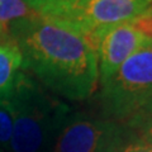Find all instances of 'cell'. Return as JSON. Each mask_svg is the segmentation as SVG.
Wrapping results in <instances>:
<instances>
[{
    "instance_id": "obj_16",
    "label": "cell",
    "mask_w": 152,
    "mask_h": 152,
    "mask_svg": "<svg viewBox=\"0 0 152 152\" xmlns=\"http://www.w3.org/2000/svg\"><path fill=\"white\" fill-rule=\"evenodd\" d=\"M0 38H1V32H0Z\"/></svg>"
},
{
    "instance_id": "obj_13",
    "label": "cell",
    "mask_w": 152,
    "mask_h": 152,
    "mask_svg": "<svg viewBox=\"0 0 152 152\" xmlns=\"http://www.w3.org/2000/svg\"><path fill=\"white\" fill-rule=\"evenodd\" d=\"M128 24L152 42V10L150 8H147L143 13H141L140 15L129 20Z\"/></svg>"
},
{
    "instance_id": "obj_12",
    "label": "cell",
    "mask_w": 152,
    "mask_h": 152,
    "mask_svg": "<svg viewBox=\"0 0 152 152\" xmlns=\"http://www.w3.org/2000/svg\"><path fill=\"white\" fill-rule=\"evenodd\" d=\"M13 107L9 98H0V146L5 152L10 150L13 133Z\"/></svg>"
},
{
    "instance_id": "obj_4",
    "label": "cell",
    "mask_w": 152,
    "mask_h": 152,
    "mask_svg": "<svg viewBox=\"0 0 152 152\" xmlns=\"http://www.w3.org/2000/svg\"><path fill=\"white\" fill-rule=\"evenodd\" d=\"M123 123L85 112H72L65 118L50 152H112Z\"/></svg>"
},
{
    "instance_id": "obj_11",
    "label": "cell",
    "mask_w": 152,
    "mask_h": 152,
    "mask_svg": "<svg viewBox=\"0 0 152 152\" xmlns=\"http://www.w3.org/2000/svg\"><path fill=\"white\" fill-rule=\"evenodd\" d=\"M124 124L152 145V98Z\"/></svg>"
},
{
    "instance_id": "obj_9",
    "label": "cell",
    "mask_w": 152,
    "mask_h": 152,
    "mask_svg": "<svg viewBox=\"0 0 152 152\" xmlns=\"http://www.w3.org/2000/svg\"><path fill=\"white\" fill-rule=\"evenodd\" d=\"M88 0H24V3L38 15L58 19L74 10Z\"/></svg>"
},
{
    "instance_id": "obj_7",
    "label": "cell",
    "mask_w": 152,
    "mask_h": 152,
    "mask_svg": "<svg viewBox=\"0 0 152 152\" xmlns=\"http://www.w3.org/2000/svg\"><path fill=\"white\" fill-rule=\"evenodd\" d=\"M23 69V55L10 38H0V98H9Z\"/></svg>"
},
{
    "instance_id": "obj_8",
    "label": "cell",
    "mask_w": 152,
    "mask_h": 152,
    "mask_svg": "<svg viewBox=\"0 0 152 152\" xmlns=\"http://www.w3.org/2000/svg\"><path fill=\"white\" fill-rule=\"evenodd\" d=\"M38 15L24 3V0H0V32L7 38L13 27L23 20Z\"/></svg>"
},
{
    "instance_id": "obj_10",
    "label": "cell",
    "mask_w": 152,
    "mask_h": 152,
    "mask_svg": "<svg viewBox=\"0 0 152 152\" xmlns=\"http://www.w3.org/2000/svg\"><path fill=\"white\" fill-rule=\"evenodd\" d=\"M112 152H152V145L123 123V129Z\"/></svg>"
},
{
    "instance_id": "obj_14",
    "label": "cell",
    "mask_w": 152,
    "mask_h": 152,
    "mask_svg": "<svg viewBox=\"0 0 152 152\" xmlns=\"http://www.w3.org/2000/svg\"><path fill=\"white\" fill-rule=\"evenodd\" d=\"M0 152H5V151L3 150V147H1V146H0Z\"/></svg>"
},
{
    "instance_id": "obj_6",
    "label": "cell",
    "mask_w": 152,
    "mask_h": 152,
    "mask_svg": "<svg viewBox=\"0 0 152 152\" xmlns=\"http://www.w3.org/2000/svg\"><path fill=\"white\" fill-rule=\"evenodd\" d=\"M148 42L151 41L128 23H122L104 31L96 39L100 83H105L115 74V71L128 57H131Z\"/></svg>"
},
{
    "instance_id": "obj_5",
    "label": "cell",
    "mask_w": 152,
    "mask_h": 152,
    "mask_svg": "<svg viewBox=\"0 0 152 152\" xmlns=\"http://www.w3.org/2000/svg\"><path fill=\"white\" fill-rule=\"evenodd\" d=\"M150 4V0H88L56 20L81 32L96 50V39L104 31L128 23Z\"/></svg>"
},
{
    "instance_id": "obj_15",
    "label": "cell",
    "mask_w": 152,
    "mask_h": 152,
    "mask_svg": "<svg viewBox=\"0 0 152 152\" xmlns=\"http://www.w3.org/2000/svg\"><path fill=\"white\" fill-rule=\"evenodd\" d=\"M148 8H150V9H151V10H152V5H150V7H148Z\"/></svg>"
},
{
    "instance_id": "obj_17",
    "label": "cell",
    "mask_w": 152,
    "mask_h": 152,
    "mask_svg": "<svg viewBox=\"0 0 152 152\" xmlns=\"http://www.w3.org/2000/svg\"><path fill=\"white\" fill-rule=\"evenodd\" d=\"M150 1H151V3H152V0H150Z\"/></svg>"
},
{
    "instance_id": "obj_2",
    "label": "cell",
    "mask_w": 152,
    "mask_h": 152,
    "mask_svg": "<svg viewBox=\"0 0 152 152\" xmlns=\"http://www.w3.org/2000/svg\"><path fill=\"white\" fill-rule=\"evenodd\" d=\"M9 99L14 115L9 152H50L70 107L23 71Z\"/></svg>"
},
{
    "instance_id": "obj_1",
    "label": "cell",
    "mask_w": 152,
    "mask_h": 152,
    "mask_svg": "<svg viewBox=\"0 0 152 152\" xmlns=\"http://www.w3.org/2000/svg\"><path fill=\"white\" fill-rule=\"evenodd\" d=\"M7 38L18 45L23 69L47 90L69 100H85L99 79L98 55L81 32L56 19L36 15L13 27Z\"/></svg>"
},
{
    "instance_id": "obj_3",
    "label": "cell",
    "mask_w": 152,
    "mask_h": 152,
    "mask_svg": "<svg viewBox=\"0 0 152 152\" xmlns=\"http://www.w3.org/2000/svg\"><path fill=\"white\" fill-rule=\"evenodd\" d=\"M152 98V42L122 64L104 84L98 96L103 118L127 122Z\"/></svg>"
}]
</instances>
